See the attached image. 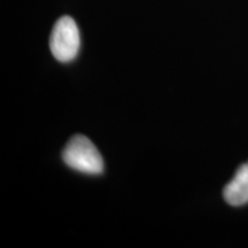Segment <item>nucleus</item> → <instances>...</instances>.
Returning a JSON list of instances; mask_svg holds the SVG:
<instances>
[{
    "mask_svg": "<svg viewBox=\"0 0 248 248\" xmlns=\"http://www.w3.org/2000/svg\"><path fill=\"white\" fill-rule=\"evenodd\" d=\"M223 197L226 202L234 207L248 202V162L238 168L233 179L224 187Z\"/></svg>",
    "mask_w": 248,
    "mask_h": 248,
    "instance_id": "obj_3",
    "label": "nucleus"
},
{
    "mask_svg": "<svg viewBox=\"0 0 248 248\" xmlns=\"http://www.w3.org/2000/svg\"><path fill=\"white\" fill-rule=\"evenodd\" d=\"M79 46V30L75 21L70 16L59 18L49 38V48L54 58L60 62L73 61L78 54Z\"/></svg>",
    "mask_w": 248,
    "mask_h": 248,
    "instance_id": "obj_2",
    "label": "nucleus"
},
{
    "mask_svg": "<svg viewBox=\"0 0 248 248\" xmlns=\"http://www.w3.org/2000/svg\"><path fill=\"white\" fill-rule=\"evenodd\" d=\"M64 163L77 171L99 175L104 171V160L88 137L76 135L68 141L62 153Z\"/></svg>",
    "mask_w": 248,
    "mask_h": 248,
    "instance_id": "obj_1",
    "label": "nucleus"
}]
</instances>
